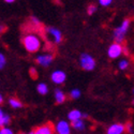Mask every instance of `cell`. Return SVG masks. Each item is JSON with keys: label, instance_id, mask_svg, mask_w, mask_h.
Segmentation results:
<instances>
[{"label": "cell", "instance_id": "22", "mask_svg": "<svg viewBox=\"0 0 134 134\" xmlns=\"http://www.w3.org/2000/svg\"><path fill=\"white\" fill-rule=\"evenodd\" d=\"M97 11V7L94 5V4H90L88 7V9H87V13L89 14V15H92L94 12Z\"/></svg>", "mask_w": 134, "mask_h": 134}, {"label": "cell", "instance_id": "13", "mask_svg": "<svg viewBox=\"0 0 134 134\" xmlns=\"http://www.w3.org/2000/svg\"><path fill=\"white\" fill-rule=\"evenodd\" d=\"M54 97H55V101H56V103H57V104L63 103V102L65 101V99H66L64 92H63L62 90H60V89H56Z\"/></svg>", "mask_w": 134, "mask_h": 134}, {"label": "cell", "instance_id": "1", "mask_svg": "<svg viewBox=\"0 0 134 134\" xmlns=\"http://www.w3.org/2000/svg\"><path fill=\"white\" fill-rule=\"evenodd\" d=\"M23 45L29 53H36L41 48V40L35 33H29L23 38Z\"/></svg>", "mask_w": 134, "mask_h": 134}, {"label": "cell", "instance_id": "26", "mask_svg": "<svg viewBox=\"0 0 134 134\" xmlns=\"http://www.w3.org/2000/svg\"><path fill=\"white\" fill-rule=\"evenodd\" d=\"M5 2H8V3H12V2H14L15 0H4Z\"/></svg>", "mask_w": 134, "mask_h": 134}, {"label": "cell", "instance_id": "9", "mask_svg": "<svg viewBox=\"0 0 134 134\" xmlns=\"http://www.w3.org/2000/svg\"><path fill=\"white\" fill-rule=\"evenodd\" d=\"M47 33L49 35L51 38H53V41H54L55 43L59 44V43L62 41V35H61L60 30L56 29V28H54V27H49V28H47Z\"/></svg>", "mask_w": 134, "mask_h": 134}, {"label": "cell", "instance_id": "25", "mask_svg": "<svg viewBox=\"0 0 134 134\" xmlns=\"http://www.w3.org/2000/svg\"><path fill=\"white\" fill-rule=\"evenodd\" d=\"M4 31H5V27L2 26V25H0V35H1L2 32H4Z\"/></svg>", "mask_w": 134, "mask_h": 134}, {"label": "cell", "instance_id": "5", "mask_svg": "<svg viewBox=\"0 0 134 134\" xmlns=\"http://www.w3.org/2000/svg\"><path fill=\"white\" fill-rule=\"evenodd\" d=\"M54 130L57 134H71V125L65 120H60L54 127Z\"/></svg>", "mask_w": 134, "mask_h": 134}, {"label": "cell", "instance_id": "24", "mask_svg": "<svg viewBox=\"0 0 134 134\" xmlns=\"http://www.w3.org/2000/svg\"><path fill=\"white\" fill-rule=\"evenodd\" d=\"M111 1H113V0H99L100 4L103 5V7H108L111 3Z\"/></svg>", "mask_w": 134, "mask_h": 134}, {"label": "cell", "instance_id": "11", "mask_svg": "<svg viewBox=\"0 0 134 134\" xmlns=\"http://www.w3.org/2000/svg\"><path fill=\"white\" fill-rule=\"evenodd\" d=\"M11 122V116L4 113V110L0 108V128L8 127Z\"/></svg>", "mask_w": 134, "mask_h": 134}, {"label": "cell", "instance_id": "21", "mask_svg": "<svg viewBox=\"0 0 134 134\" xmlns=\"http://www.w3.org/2000/svg\"><path fill=\"white\" fill-rule=\"evenodd\" d=\"M7 63V59L4 57V55L2 53H0V70L4 68V65Z\"/></svg>", "mask_w": 134, "mask_h": 134}, {"label": "cell", "instance_id": "12", "mask_svg": "<svg viewBox=\"0 0 134 134\" xmlns=\"http://www.w3.org/2000/svg\"><path fill=\"white\" fill-rule=\"evenodd\" d=\"M68 118L71 122L75 121V120H79V119H83V113L80 109H72L68 114Z\"/></svg>", "mask_w": 134, "mask_h": 134}, {"label": "cell", "instance_id": "28", "mask_svg": "<svg viewBox=\"0 0 134 134\" xmlns=\"http://www.w3.org/2000/svg\"><path fill=\"white\" fill-rule=\"evenodd\" d=\"M21 134H33V133H32V131H31V132H29V133H21Z\"/></svg>", "mask_w": 134, "mask_h": 134}, {"label": "cell", "instance_id": "17", "mask_svg": "<svg viewBox=\"0 0 134 134\" xmlns=\"http://www.w3.org/2000/svg\"><path fill=\"white\" fill-rule=\"evenodd\" d=\"M81 94H82V92H81L80 89H73V90H71V92H70L71 99H74V100H77L81 97Z\"/></svg>", "mask_w": 134, "mask_h": 134}, {"label": "cell", "instance_id": "19", "mask_svg": "<svg viewBox=\"0 0 134 134\" xmlns=\"http://www.w3.org/2000/svg\"><path fill=\"white\" fill-rule=\"evenodd\" d=\"M0 134H14V132L9 127H2L0 128Z\"/></svg>", "mask_w": 134, "mask_h": 134}, {"label": "cell", "instance_id": "4", "mask_svg": "<svg viewBox=\"0 0 134 134\" xmlns=\"http://www.w3.org/2000/svg\"><path fill=\"white\" fill-rule=\"evenodd\" d=\"M122 51H124V47H122L120 43H114L108 47L107 55L110 59H116L120 57V55L122 54Z\"/></svg>", "mask_w": 134, "mask_h": 134}, {"label": "cell", "instance_id": "15", "mask_svg": "<svg viewBox=\"0 0 134 134\" xmlns=\"http://www.w3.org/2000/svg\"><path fill=\"white\" fill-rule=\"evenodd\" d=\"M9 103H10V106L12 107V108H20V107H23V103H21L18 99L16 98H11L9 100Z\"/></svg>", "mask_w": 134, "mask_h": 134}, {"label": "cell", "instance_id": "7", "mask_svg": "<svg viewBox=\"0 0 134 134\" xmlns=\"http://www.w3.org/2000/svg\"><path fill=\"white\" fill-rule=\"evenodd\" d=\"M51 79H52V82L55 83V84H57V85H61L65 82L66 80V75L63 71L61 70H56L52 73L51 75Z\"/></svg>", "mask_w": 134, "mask_h": 134}, {"label": "cell", "instance_id": "8", "mask_svg": "<svg viewBox=\"0 0 134 134\" xmlns=\"http://www.w3.org/2000/svg\"><path fill=\"white\" fill-rule=\"evenodd\" d=\"M53 59L54 56L52 54H43V55H39L36 58V62L41 66H48L53 62Z\"/></svg>", "mask_w": 134, "mask_h": 134}, {"label": "cell", "instance_id": "10", "mask_svg": "<svg viewBox=\"0 0 134 134\" xmlns=\"http://www.w3.org/2000/svg\"><path fill=\"white\" fill-rule=\"evenodd\" d=\"M107 134H124L125 133V125L122 124H113L110 125L106 131Z\"/></svg>", "mask_w": 134, "mask_h": 134}, {"label": "cell", "instance_id": "23", "mask_svg": "<svg viewBox=\"0 0 134 134\" xmlns=\"http://www.w3.org/2000/svg\"><path fill=\"white\" fill-rule=\"evenodd\" d=\"M31 23H32V25L35 26V27H40L41 26V23H40V20L37 18V17H31Z\"/></svg>", "mask_w": 134, "mask_h": 134}, {"label": "cell", "instance_id": "16", "mask_svg": "<svg viewBox=\"0 0 134 134\" xmlns=\"http://www.w3.org/2000/svg\"><path fill=\"white\" fill-rule=\"evenodd\" d=\"M37 91H38L41 96H45V94H47V92H48V87H47L46 84L41 83V84H39V85L37 86Z\"/></svg>", "mask_w": 134, "mask_h": 134}, {"label": "cell", "instance_id": "27", "mask_svg": "<svg viewBox=\"0 0 134 134\" xmlns=\"http://www.w3.org/2000/svg\"><path fill=\"white\" fill-rule=\"evenodd\" d=\"M3 102V98H2V96L1 94H0V104H1Z\"/></svg>", "mask_w": 134, "mask_h": 134}, {"label": "cell", "instance_id": "2", "mask_svg": "<svg viewBox=\"0 0 134 134\" xmlns=\"http://www.w3.org/2000/svg\"><path fill=\"white\" fill-rule=\"evenodd\" d=\"M130 27V19H125L124 21L121 23V25L115 29L114 31V39L116 41V43H122L125 40V37H126V33L128 31Z\"/></svg>", "mask_w": 134, "mask_h": 134}, {"label": "cell", "instance_id": "6", "mask_svg": "<svg viewBox=\"0 0 134 134\" xmlns=\"http://www.w3.org/2000/svg\"><path fill=\"white\" fill-rule=\"evenodd\" d=\"M33 134H54L55 130H54V126L51 124V122H47V124H44L38 128H36L32 131Z\"/></svg>", "mask_w": 134, "mask_h": 134}, {"label": "cell", "instance_id": "3", "mask_svg": "<svg viewBox=\"0 0 134 134\" xmlns=\"http://www.w3.org/2000/svg\"><path fill=\"white\" fill-rule=\"evenodd\" d=\"M80 64L83 70L86 71H92L96 68V60L92 56L89 54H82L80 58Z\"/></svg>", "mask_w": 134, "mask_h": 134}, {"label": "cell", "instance_id": "20", "mask_svg": "<svg viewBox=\"0 0 134 134\" xmlns=\"http://www.w3.org/2000/svg\"><path fill=\"white\" fill-rule=\"evenodd\" d=\"M125 132H127L129 134H133V124L131 121H129L128 124L125 126Z\"/></svg>", "mask_w": 134, "mask_h": 134}, {"label": "cell", "instance_id": "18", "mask_svg": "<svg viewBox=\"0 0 134 134\" xmlns=\"http://www.w3.org/2000/svg\"><path fill=\"white\" fill-rule=\"evenodd\" d=\"M118 66H119V69H120V70H126V69H128V66H129V61H128L127 59L120 60Z\"/></svg>", "mask_w": 134, "mask_h": 134}, {"label": "cell", "instance_id": "14", "mask_svg": "<svg viewBox=\"0 0 134 134\" xmlns=\"http://www.w3.org/2000/svg\"><path fill=\"white\" fill-rule=\"evenodd\" d=\"M85 122L83 119H79V120H75V121H72L71 124V127L73 129H75L76 131H83L85 129Z\"/></svg>", "mask_w": 134, "mask_h": 134}]
</instances>
